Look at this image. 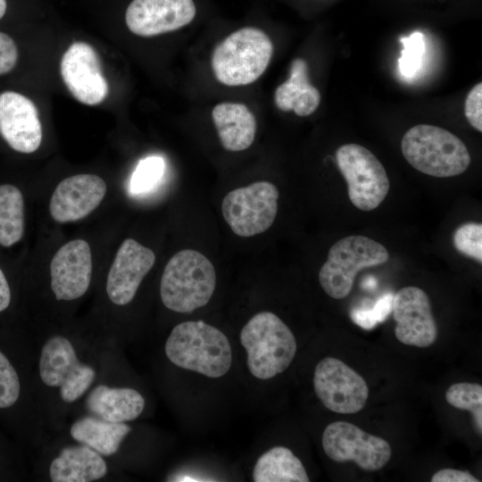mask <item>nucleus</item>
<instances>
[{
    "mask_svg": "<svg viewBox=\"0 0 482 482\" xmlns=\"http://www.w3.org/2000/svg\"><path fill=\"white\" fill-rule=\"evenodd\" d=\"M165 353L176 366L213 378L225 375L232 363L228 337L202 320L185 321L174 327L166 341Z\"/></svg>",
    "mask_w": 482,
    "mask_h": 482,
    "instance_id": "nucleus-1",
    "label": "nucleus"
},
{
    "mask_svg": "<svg viewBox=\"0 0 482 482\" xmlns=\"http://www.w3.org/2000/svg\"><path fill=\"white\" fill-rule=\"evenodd\" d=\"M272 54V41L262 29L243 27L215 46L211 58L212 70L215 79L224 86H247L265 72Z\"/></svg>",
    "mask_w": 482,
    "mask_h": 482,
    "instance_id": "nucleus-2",
    "label": "nucleus"
},
{
    "mask_svg": "<svg viewBox=\"0 0 482 482\" xmlns=\"http://www.w3.org/2000/svg\"><path fill=\"white\" fill-rule=\"evenodd\" d=\"M216 287V272L203 253L184 249L167 262L161 278L163 304L176 312H191L208 303Z\"/></svg>",
    "mask_w": 482,
    "mask_h": 482,
    "instance_id": "nucleus-3",
    "label": "nucleus"
},
{
    "mask_svg": "<svg viewBox=\"0 0 482 482\" xmlns=\"http://www.w3.org/2000/svg\"><path fill=\"white\" fill-rule=\"evenodd\" d=\"M401 150L414 169L436 178L458 176L469 168L471 161L461 139L434 125L411 128L402 138Z\"/></svg>",
    "mask_w": 482,
    "mask_h": 482,
    "instance_id": "nucleus-4",
    "label": "nucleus"
},
{
    "mask_svg": "<svg viewBox=\"0 0 482 482\" xmlns=\"http://www.w3.org/2000/svg\"><path fill=\"white\" fill-rule=\"evenodd\" d=\"M252 375L269 379L286 370L296 353V341L290 328L276 314L261 312L253 315L240 332Z\"/></svg>",
    "mask_w": 482,
    "mask_h": 482,
    "instance_id": "nucleus-5",
    "label": "nucleus"
},
{
    "mask_svg": "<svg viewBox=\"0 0 482 482\" xmlns=\"http://www.w3.org/2000/svg\"><path fill=\"white\" fill-rule=\"evenodd\" d=\"M388 259V251L378 241L360 235L345 237L330 247L319 271L320 284L330 297L345 298L359 271L384 264Z\"/></svg>",
    "mask_w": 482,
    "mask_h": 482,
    "instance_id": "nucleus-6",
    "label": "nucleus"
},
{
    "mask_svg": "<svg viewBox=\"0 0 482 482\" xmlns=\"http://www.w3.org/2000/svg\"><path fill=\"white\" fill-rule=\"evenodd\" d=\"M336 160L347 183L352 204L364 212L378 207L390 187L386 171L378 159L361 145L345 144L337 150Z\"/></svg>",
    "mask_w": 482,
    "mask_h": 482,
    "instance_id": "nucleus-7",
    "label": "nucleus"
},
{
    "mask_svg": "<svg viewBox=\"0 0 482 482\" xmlns=\"http://www.w3.org/2000/svg\"><path fill=\"white\" fill-rule=\"evenodd\" d=\"M278 190L269 181H257L229 192L221 212L234 234L249 237L265 232L278 212Z\"/></svg>",
    "mask_w": 482,
    "mask_h": 482,
    "instance_id": "nucleus-8",
    "label": "nucleus"
},
{
    "mask_svg": "<svg viewBox=\"0 0 482 482\" xmlns=\"http://www.w3.org/2000/svg\"><path fill=\"white\" fill-rule=\"evenodd\" d=\"M321 443L325 453L332 461H351L366 471L381 470L392 456L387 441L346 421L328 424L323 431Z\"/></svg>",
    "mask_w": 482,
    "mask_h": 482,
    "instance_id": "nucleus-9",
    "label": "nucleus"
},
{
    "mask_svg": "<svg viewBox=\"0 0 482 482\" xmlns=\"http://www.w3.org/2000/svg\"><path fill=\"white\" fill-rule=\"evenodd\" d=\"M39 374L44 384L60 388V395L66 403L78 400L96 378L93 368L80 362L72 344L61 336L52 337L44 345Z\"/></svg>",
    "mask_w": 482,
    "mask_h": 482,
    "instance_id": "nucleus-10",
    "label": "nucleus"
},
{
    "mask_svg": "<svg viewBox=\"0 0 482 482\" xmlns=\"http://www.w3.org/2000/svg\"><path fill=\"white\" fill-rule=\"evenodd\" d=\"M313 387L322 404L337 413H356L365 406L369 397L364 378L334 357H326L317 364Z\"/></svg>",
    "mask_w": 482,
    "mask_h": 482,
    "instance_id": "nucleus-11",
    "label": "nucleus"
},
{
    "mask_svg": "<svg viewBox=\"0 0 482 482\" xmlns=\"http://www.w3.org/2000/svg\"><path fill=\"white\" fill-rule=\"evenodd\" d=\"M395 335L407 345L426 348L437 338V326L428 295L417 287H404L393 295Z\"/></svg>",
    "mask_w": 482,
    "mask_h": 482,
    "instance_id": "nucleus-12",
    "label": "nucleus"
},
{
    "mask_svg": "<svg viewBox=\"0 0 482 482\" xmlns=\"http://www.w3.org/2000/svg\"><path fill=\"white\" fill-rule=\"evenodd\" d=\"M61 75L71 94L84 104H99L107 96L100 58L86 42L77 41L68 47L61 61Z\"/></svg>",
    "mask_w": 482,
    "mask_h": 482,
    "instance_id": "nucleus-13",
    "label": "nucleus"
},
{
    "mask_svg": "<svg viewBox=\"0 0 482 482\" xmlns=\"http://www.w3.org/2000/svg\"><path fill=\"white\" fill-rule=\"evenodd\" d=\"M194 0H132L125 13L128 29L139 37H154L179 29L195 18Z\"/></svg>",
    "mask_w": 482,
    "mask_h": 482,
    "instance_id": "nucleus-14",
    "label": "nucleus"
},
{
    "mask_svg": "<svg viewBox=\"0 0 482 482\" xmlns=\"http://www.w3.org/2000/svg\"><path fill=\"white\" fill-rule=\"evenodd\" d=\"M154 262L155 254L150 248L135 239H125L107 276L106 293L111 302L117 305L129 303Z\"/></svg>",
    "mask_w": 482,
    "mask_h": 482,
    "instance_id": "nucleus-15",
    "label": "nucleus"
},
{
    "mask_svg": "<svg viewBox=\"0 0 482 482\" xmlns=\"http://www.w3.org/2000/svg\"><path fill=\"white\" fill-rule=\"evenodd\" d=\"M92 255L88 243L71 240L61 246L50 263L51 288L57 300L71 301L88 289Z\"/></svg>",
    "mask_w": 482,
    "mask_h": 482,
    "instance_id": "nucleus-16",
    "label": "nucleus"
},
{
    "mask_svg": "<svg viewBox=\"0 0 482 482\" xmlns=\"http://www.w3.org/2000/svg\"><path fill=\"white\" fill-rule=\"evenodd\" d=\"M0 134L15 151L30 154L42 140V127L34 103L27 96L5 91L0 94Z\"/></svg>",
    "mask_w": 482,
    "mask_h": 482,
    "instance_id": "nucleus-17",
    "label": "nucleus"
},
{
    "mask_svg": "<svg viewBox=\"0 0 482 482\" xmlns=\"http://www.w3.org/2000/svg\"><path fill=\"white\" fill-rule=\"evenodd\" d=\"M106 184L95 174H78L62 180L55 187L49 212L56 222L66 223L84 219L103 201Z\"/></svg>",
    "mask_w": 482,
    "mask_h": 482,
    "instance_id": "nucleus-18",
    "label": "nucleus"
},
{
    "mask_svg": "<svg viewBox=\"0 0 482 482\" xmlns=\"http://www.w3.org/2000/svg\"><path fill=\"white\" fill-rule=\"evenodd\" d=\"M212 119L225 150L240 152L253 143L257 129L256 119L245 104L220 103L212 108Z\"/></svg>",
    "mask_w": 482,
    "mask_h": 482,
    "instance_id": "nucleus-19",
    "label": "nucleus"
},
{
    "mask_svg": "<svg viewBox=\"0 0 482 482\" xmlns=\"http://www.w3.org/2000/svg\"><path fill=\"white\" fill-rule=\"evenodd\" d=\"M274 102L280 111H293L300 117L309 116L317 110L320 94L309 81L305 60L295 58L292 62L288 79L275 90Z\"/></svg>",
    "mask_w": 482,
    "mask_h": 482,
    "instance_id": "nucleus-20",
    "label": "nucleus"
},
{
    "mask_svg": "<svg viewBox=\"0 0 482 482\" xmlns=\"http://www.w3.org/2000/svg\"><path fill=\"white\" fill-rule=\"evenodd\" d=\"M87 406L97 418L120 423L137 419L144 410L145 400L133 388L100 385L90 392Z\"/></svg>",
    "mask_w": 482,
    "mask_h": 482,
    "instance_id": "nucleus-21",
    "label": "nucleus"
},
{
    "mask_svg": "<svg viewBox=\"0 0 482 482\" xmlns=\"http://www.w3.org/2000/svg\"><path fill=\"white\" fill-rule=\"evenodd\" d=\"M106 472L101 454L82 444L65 447L50 465L54 482H89L103 478Z\"/></svg>",
    "mask_w": 482,
    "mask_h": 482,
    "instance_id": "nucleus-22",
    "label": "nucleus"
},
{
    "mask_svg": "<svg viewBox=\"0 0 482 482\" xmlns=\"http://www.w3.org/2000/svg\"><path fill=\"white\" fill-rule=\"evenodd\" d=\"M131 428L125 422H110L95 417H84L75 421L70 430L71 436L98 453H115Z\"/></svg>",
    "mask_w": 482,
    "mask_h": 482,
    "instance_id": "nucleus-23",
    "label": "nucleus"
},
{
    "mask_svg": "<svg viewBox=\"0 0 482 482\" xmlns=\"http://www.w3.org/2000/svg\"><path fill=\"white\" fill-rule=\"evenodd\" d=\"M255 482H309L302 461L285 446H275L257 460L253 470Z\"/></svg>",
    "mask_w": 482,
    "mask_h": 482,
    "instance_id": "nucleus-24",
    "label": "nucleus"
},
{
    "mask_svg": "<svg viewBox=\"0 0 482 482\" xmlns=\"http://www.w3.org/2000/svg\"><path fill=\"white\" fill-rule=\"evenodd\" d=\"M24 234V200L19 188L0 185V245L9 247Z\"/></svg>",
    "mask_w": 482,
    "mask_h": 482,
    "instance_id": "nucleus-25",
    "label": "nucleus"
},
{
    "mask_svg": "<svg viewBox=\"0 0 482 482\" xmlns=\"http://www.w3.org/2000/svg\"><path fill=\"white\" fill-rule=\"evenodd\" d=\"M446 402L454 408L469 411L472 415L477 433L482 434V386L479 384L461 382L448 387Z\"/></svg>",
    "mask_w": 482,
    "mask_h": 482,
    "instance_id": "nucleus-26",
    "label": "nucleus"
},
{
    "mask_svg": "<svg viewBox=\"0 0 482 482\" xmlns=\"http://www.w3.org/2000/svg\"><path fill=\"white\" fill-rule=\"evenodd\" d=\"M164 172V161L160 156H149L141 160L134 170L129 190L139 195L152 190L161 180Z\"/></svg>",
    "mask_w": 482,
    "mask_h": 482,
    "instance_id": "nucleus-27",
    "label": "nucleus"
},
{
    "mask_svg": "<svg viewBox=\"0 0 482 482\" xmlns=\"http://www.w3.org/2000/svg\"><path fill=\"white\" fill-rule=\"evenodd\" d=\"M403 50L399 58V71L405 78H413L420 70L425 55L424 36L416 31L407 37H402Z\"/></svg>",
    "mask_w": 482,
    "mask_h": 482,
    "instance_id": "nucleus-28",
    "label": "nucleus"
},
{
    "mask_svg": "<svg viewBox=\"0 0 482 482\" xmlns=\"http://www.w3.org/2000/svg\"><path fill=\"white\" fill-rule=\"evenodd\" d=\"M453 245L461 253L482 262V225L468 222L460 226L453 235Z\"/></svg>",
    "mask_w": 482,
    "mask_h": 482,
    "instance_id": "nucleus-29",
    "label": "nucleus"
},
{
    "mask_svg": "<svg viewBox=\"0 0 482 482\" xmlns=\"http://www.w3.org/2000/svg\"><path fill=\"white\" fill-rule=\"evenodd\" d=\"M20 389L17 372L0 351V408L12 406L18 400Z\"/></svg>",
    "mask_w": 482,
    "mask_h": 482,
    "instance_id": "nucleus-30",
    "label": "nucleus"
},
{
    "mask_svg": "<svg viewBox=\"0 0 482 482\" xmlns=\"http://www.w3.org/2000/svg\"><path fill=\"white\" fill-rule=\"evenodd\" d=\"M393 295H383L371 310L354 309L351 312L353 320L364 328H371L378 322H382L392 311Z\"/></svg>",
    "mask_w": 482,
    "mask_h": 482,
    "instance_id": "nucleus-31",
    "label": "nucleus"
},
{
    "mask_svg": "<svg viewBox=\"0 0 482 482\" xmlns=\"http://www.w3.org/2000/svg\"><path fill=\"white\" fill-rule=\"evenodd\" d=\"M482 83L475 85L468 93L464 113L470 124L478 131H482Z\"/></svg>",
    "mask_w": 482,
    "mask_h": 482,
    "instance_id": "nucleus-32",
    "label": "nucleus"
},
{
    "mask_svg": "<svg viewBox=\"0 0 482 482\" xmlns=\"http://www.w3.org/2000/svg\"><path fill=\"white\" fill-rule=\"evenodd\" d=\"M18 61V49L13 39L0 31V75L10 72Z\"/></svg>",
    "mask_w": 482,
    "mask_h": 482,
    "instance_id": "nucleus-33",
    "label": "nucleus"
},
{
    "mask_svg": "<svg viewBox=\"0 0 482 482\" xmlns=\"http://www.w3.org/2000/svg\"><path fill=\"white\" fill-rule=\"evenodd\" d=\"M431 482H479L468 470L443 469L436 471L430 479Z\"/></svg>",
    "mask_w": 482,
    "mask_h": 482,
    "instance_id": "nucleus-34",
    "label": "nucleus"
},
{
    "mask_svg": "<svg viewBox=\"0 0 482 482\" xmlns=\"http://www.w3.org/2000/svg\"><path fill=\"white\" fill-rule=\"evenodd\" d=\"M11 302V291L6 278L0 269V312L4 311Z\"/></svg>",
    "mask_w": 482,
    "mask_h": 482,
    "instance_id": "nucleus-35",
    "label": "nucleus"
},
{
    "mask_svg": "<svg viewBox=\"0 0 482 482\" xmlns=\"http://www.w3.org/2000/svg\"><path fill=\"white\" fill-rule=\"evenodd\" d=\"M6 6V0H0V19H2L5 13Z\"/></svg>",
    "mask_w": 482,
    "mask_h": 482,
    "instance_id": "nucleus-36",
    "label": "nucleus"
}]
</instances>
